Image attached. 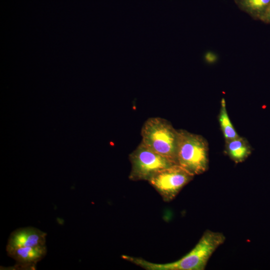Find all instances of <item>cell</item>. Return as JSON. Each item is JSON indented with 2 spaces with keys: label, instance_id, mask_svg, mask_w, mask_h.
Wrapping results in <instances>:
<instances>
[{
  "label": "cell",
  "instance_id": "obj_9",
  "mask_svg": "<svg viewBox=\"0 0 270 270\" xmlns=\"http://www.w3.org/2000/svg\"><path fill=\"white\" fill-rule=\"evenodd\" d=\"M242 11L252 18L260 20L270 4V0H234Z\"/></svg>",
  "mask_w": 270,
  "mask_h": 270
},
{
  "label": "cell",
  "instance_id": "obj_4",
  "mask_svg": "<svg viewBox=\"0 0 270 270\" xmlns=\"http://www.w3.org/2000/svg\"><path fill=\"white\" fill-rule=\"evenodd\" d=\"M131 180H148L159 171L176 164L152 150L142 142L129 154Z\"/></svg>",
  "mask_w": 270,
  "mask_h": 270
},
{
  "label": "cell",
  "instance_id": "obj_3",
  "mask_svg": "<svg viewBox=\"0 0 270 270\" xmlns=\"http://www.w3.org/2000/svg\"><path fill=\"white\" fill-rule=\"evenodd\" d=\"M178 136V130L172 124L160 117L148 118L141 129L144 144L176 164Z\"/></svg>",
  "mask_w": 270,
  "mask_h": 270
},
{
  "label": "cell",
  "instance_id": "obj_1",
  "mask_svg": "<svg viewBox=\"0 0 270 270\" xmlns=\"http://www.w3.org/2000/svg\"><path fill=\"white\" fill-rule=\"evenodd\" d=\"M225 239L221 232L206 230L190 252L180 260L170 263H152L127 255H122V258L147 270H203L210 258Z\"/></svg>",
  "mask_w": 270,
  "mask_h": 270
},
{
  "label": "cell",
  "instance_id": "obj_8",
  "mask_svg": "<svg viewBox=\"0 0 270 270\" xmlns=\"http://www.w3.org/2000/svg\"><path fill=\"white\" fill-rule=\"evenodd\" d=\"M226 152L236 163L244 161L251 154L252 148L248 140L240 136L226 141Z\"/></svg>",
  "mask_w": 270,
  "mask_h": 270
},
{
  "label": "cell",
  "instance_id": "obj_2",
  "mask_svg": "<svg viewBox=\"0 0 270 270\" xmlns=\"http://www.w3.org/2000/svg\"><path fill=\"white\" fill-rule=\"evenodd\" d=\"M176 164L194 176L204 172L208 168V148L200 135L184 130H178Z\"/></svg>",
  "mask_w": 270,
  "mask_h": 270
},
{
  "label": "cell",
  "instance_id": "obj_5",
  "mask_svg": "<svg viewBox=\"0 0 270 270\" xmlns=\"http://www.w3.org/2000/svg\"><path fill=\"white\" fill-rule=\"evenodd\" d=\"M194 176L176 164L159 171L148 182L164 202H168L176 196Z\"/></svg>",
  "mask_w": 270,
  "mask_h": 270
},
{
  "label": "cell",
  "instance_id": "obj_10",
  "mask_svg": "<svg viewBox=\"0 0 270 270\" xmlns=\"http://www.w3.org/2000/svg\"><path fill=\"white\" fill-rule=\"evenodd\" d=\"M218 120L226 141L239 136L228 115L224 98H222L220 102Z\"/></svg>",
  "mask_w": 270,
  "mask_h": 270
},
{
  "label": "cell",
  "instance_id": "obj_7",
  "mask_svg": "<svg viewBox=\"0 0 270 270\" xmlns=\"http://www.w3.org/2000/svg\"><path fill=\"white\" fill-rule=\"evenodd\" d=\"M46 245L36 247H20L7 252L18 263L36 265L46 254Z\"/></svg>",
  "mask_w": 270,
  "mask_h": 270
},
{
  "label": "cell",
  "instance_id": "obj_11",
  "mask_svg": "<svg viewBox=\"0 0 270 270\" xmlns=\"http://www.w3.org/2000/svg\"><path fill=\"white\" fill-rule=\"evenodd\" d=\"M260 20L264 23L270 24V4Z\"/></svg>",
  "mask_w": 270,
  "mask_h": 270
},
{
  "label": "cell",
  "instance_id": "obj_6",
  "mask_svg": "<svg viewBox=\"0 0 270 270\" xmlns=\"http://www.w3.org/2000/svg\"><path fill=\"white\" fill-rule=\"evenodd\" d=\"M46 234L36 228L28 226L12 232L8 239L6 252L20 247H36L46 245Z\"/></svg>",
  "mask_w": 270,
  "mask_h": 270
}]
</instances>
